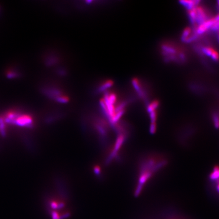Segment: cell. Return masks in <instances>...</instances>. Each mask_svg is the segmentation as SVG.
Listing matches in <instances>:
<instances>
[{
  "label": "cell",
  "instance_id": "1",
  "mask_svg": "<svg viewBox=\"0 0 219 219\" xmlns=\"http://www.w3.org/2000/svg\"><path fill=\"white\" fill-rule=\"evenodd\" d=\"M168 160L162 155L150 154L141 161L135 195H138L150 179L167 165Z\"/></svg>",
  "mask_w": 219,
  "mask_h": 219
},
{
  "label": "cell",
  "instance_id": "2",
  "mask_svg": "<svg viewBox=\"0 0 219 219\" xmlns=\"http://www.w3.org/2000/svg\"><path fill=\"white\" fill-rule=\"evenodd\" d=\"M162 49L164 56L168 60L183 61L186 59L184 53L179 51L174 45L165 44L162 45Z\"/></svg>",
  "mask_w": 219,
  "mask_h": 219
},
{
  "label": "cell",
  "instance_id": "3",
  "mask_svg": "<svg viewBox=\"0 0 219 219\" xmlns=\"http://www.w3.org/2000/svg\"><path fill=\"white\" fill-rule=\"evenodd\" d=\"M216 23L214 17L212 18H210L209 20H206L201 24H199L197 27L196 29H195V33L196 34L197 36L202 35L203 34L205 33L209 30H211L212 27L214 24Z\"/></svg>",
  "mask_w": 219,
  "mask_h": 219
},
{
  "label": "cell",
  "instance_id": "4",
  "mask_svg": "<svg viewBox=\"0 0 219 219\" xmlns=\"http://www.w3.org/2000/svg\"><path fill=\"white\" fill-rule=\"evenodd\" d=\"M196 9V23L198 25L201 24L204 21L210 19L207 11L202 6H197Z\"/></svg>",
  "mask_w": 219,
  "mask_h": 219
},
{
  "label": "cell",
  "instance_id": "5",
  "mask_svg": "<svg viewBox=\"0 0 219 219\" xmlns=\"http://www.w3.org/2000/svg\"><path fill=\"white\" fill-rule=\"evenodd\" d=\"M197 35L195 33V31L192 32V29L190 27H187L183 31L182 35V40L185 42H189L195 40Z\"/></svg>",
  "mask_w": 219,
  "mask_h": 219
},
{
  "label": "cell",
  "instance_id": "6",
  "mask_svg": "<svg viewBox=\"0 0 219 219\" xmlns=\"http://www.w3.org/2000/svg\"><path fill=\"white\" fill-rule=\"evenodd\" d=\"M203 54L210 57L214 61H219V53L218 51L210 46L204 47L203 48Z\"/></svg>",
  "mask_w": 219,
  "mask_h": 219
},
{
  "label": "cell",
  "instance_id": "7",
  "mask_svg": "<svg viewBox=\"0 0 219 219\" xmlns=\"http://www.w3.org/2000/svg\"><path fill=\"white\" fill-rule=\"evenodd\" d=\"M200 2V1H197V0H187V1H181L180 2L181 4H182L183 6H184L188 10H190V9L196 7L197 6H198Z\"/></svg>",
  "mask_w": 219,
  "mask_h": 219
},
{
  "label": "cell",
  "instance_id": "8",
  "mask_svg": "<svg viewBox=\"0 0 219 219\" xmlns=\"http://www.w3.org/2000/svg\"><path fill=\"white\" fill-rule=\"evenodd\" d=\"M132 84L134 85V88L135 90H137L138 93L139 94L140 96L142 97H144L145 95L143 92V89H142L141 85L140 84V82L137 79H134L132 81Z\"/></svg>",
  "mask_w": 219,
  "mask_h": 219
},
{
  "label": "cell",
  "instance_id": "9",
  "mask_svg": "<svg viewBox=\"0 0 219 219\" xmlns=\"http://www.w3.org/2000/svg\"><path fill=\"white\" fill-rule=\"evenodd\" d=\"M196 7L190 10H188V16L189 20L192 24H195L196 23Z\"/></svg>",
  "mask_w": 219,
  "mask_h": 219
},
{
  "label": "cell",
  "instance_id": "10",
  "mask_svg": "<svg viewBox=\"0 0 219 219\" xmlns=\"http://www.w3.org/2000/svg\"><path fill=\"white\" fill-rule=\"evenodd\" d=\"M112 82H111V81H107V82H106L105 83H104V84L102 85V87H101V88H100V90H105V89H106L108 88H109L110 86H112Z\"/></svg>",
  "mask_w": 219,
  "mask_h": 219
},
{
  "label": "cell",
  "instance_id": "11",
  "mask_svg": "<svg viewBox=\"0 0 219 219\" xmlns=\"http://www.w3.org/2000/svg\"><path fill=\"white\" fill-rule=\"evenodd\" d=\"M211 29L214 31H219V21L215 23Z\"/></svg>",
  "mask_w": 219,
  "mask_h": 219
},
{
  "label": "cell",
  "instance_id": "12",
  "mask_svg": "<svg viewBox=\"0 0 219 219\" xmlns=\"http://www.w3.org/2000/svg\"><path fill=\"white\" fill-rule=\"evenodd\" d=\"M214 18H215V20L216 21V23L217 22H218V21H219V13L216 16L214 17Z\"/></svg>",
  "mask_w": 219,
  "mask_h": 219
},
{
  "label": "cell",
  "instance_id": "13",
  "mask_svg": "<svg viewBox=\"0 0 219 219\" xmlns=\"http://www.w3.org/2000/svg\"><path fill=\"white\" fill-rule=\"evenodd\" d=\"M218 5H219V1H218Z\"/></svg>",
  "mask_w": 219,
  "mask_h": 219
},
{
  "label": "cell",
  "instance_id": "14",
  "mask_svg": "<svg viewBox=\"0 0 219 219\" xmlns=\"http://www.w3.org/2000/svg\"></svg>",
  "mask_w": 219,
  "mask_h": 219
}]
</instances>
